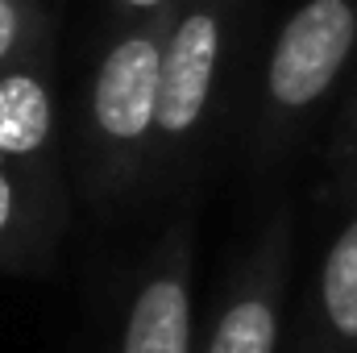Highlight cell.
<instances>
[{"instance_id": "7a4b0ae2", "label": "cell", "mask_w": 357, "mask_h": 353, "mask_svg": "<svg viewBox=\"0 0 357 353\" xmlns=\"http://www.w3.org/2000/svg\"><path fill=\"white\" fill-rule=\"evenodd\" d=\"M357 67V0H299L278 25L262 67L258 150L278 158L307 117Z\"/></svg>"}, {"instance_id": "8fae6325", "label": "cell", "mask_w": 357, "mask_h": 353, "mask_svg": "<svg viewBox=\"0 0 357 353\" xmlns=\"http://www.w3.org/2000/svg\"><path fill=\"white\" fill-rule=\"evenodd\" d=\"M178 0H108V8H112V17L125 25V21H137V17H150V13H158V8H171Z\"/></svg>"}, {"instance_id": "277c9868", "label": "cell", "mask_w": 357, "mask_h": 353, "mask_svg": "<svg viewBox=\"0 0 357 353\" xmlns=\"http://www.w3.org/2000/svg\"><path fill=\"white\" fill-rule=\"evenodd\" d=\"M291 258H295L291 212H274L258 241L229 274V287L216 312L208 316L204 345H195V353H278Z\"/></svg>"}, {"instance_id": "3957f363", "label": "cell", "mask_w": 357, "mask_h": 353, "mask_svg": "<svg viewBox=\"0 0 357 353\" xmlns=\"http://www.w3.org/2000/svg\"><path fill=\"white\" fill-rule=\"evenodd\" d=\"M241 0H178L158 80L154 175H175L204 137Z\"/></svg>"}, {"instance_id": "5b68a950", "label": "cell", "mask_w": 357, "mask_h": 353, "mask_svg": "<svg viewBox=\"0 0 357 353\" xmlns=\"http://www.w3.org/2000/svg\"><path fill=\"white\" fill-rule=\"evenodd\" d=\"M328 163L333 225L307 278L299 353H357V150Z\"/></svg>"}, {"instance_id": "6da1fadb", "label": "cell", "mask_w": 357, "mask_h": 353, "mask_svg": "<svg viewBox=\"0 0 357 353\" xmlns=\"http://www.w3.org/2000/svg\"><path fill=\"white\" fill-rule=\"evenodd\" d=\"M175 8L125 21L100 50L84 100V187L96 204L125 200L154 175L158 142V80Z\"/></svg>"}, {"instance_id": "52a82bcc", "label": "cell", "mask_w": 357, "mask_h": 353, "mask_svg": "<svg viewBox=\"0 0 357 353\" xmlns=\"http://www.w3.org/2000/svg\"><path fill=\"white\" fill-rule=\"evenodd\" d=\"M0 158L59 179V112L50 42L0 71Z\"/></svg>"}, {"instance_id": "8992f818", "label": "cell", "mask_w": 357, "mask_h": 353, "mask_svg": "<svg viewBox=\"0 0 357 353\" xmlns=\"http://www.w3.org/2000/svg\"><path fill=\"white\" fill-rule=\"evenodd\" d=\"M116 353H195V241L187 225H171L142 258Z\"/></svg>"}, {"instance_id": "30bf717a", "label": "cell", "mask_w": 357, "mask_h": 353, "mask_svg": "<svg viewBox=\"0 0 357 353\" xmlns=\"http://www.w3.org/2000/svg\"><path fill=\"white\" fill-rule=\"evenodd\" d=\"M345 150H357V84H354V91H349V104H345L341 121H337V137H333L328 158H333V154H345Z\"/></svg>"}, {"instance_id": "9c48e42d", "label": "cell", "mask_w": 357, "mask_h": 353, "mask_svg": "<svg viewBox=\"0 0 357 353\" xmlns=\"http://www.w3.org/2000/svg\"><path fill=\"white\" fill-rule=\"evenodd\" d=\"M46 8L42 0H0V71L21 63L29 50L46 46Z\"/></svg>"}, {"instance_id": "ba28073f", "label": "cell", "mask_w": 357, "mask_h": 353, "mask_svg": "<svg viewBox=\"0 0 357 353\" xmlns=\"http://www.w3.org/2000/svg\"><path fill=\"white\" fill-rule=\"evenodd\" d=\"M63 233L59 179H42L0 158V270H46Z\"/></svg>"}]
</instances>
